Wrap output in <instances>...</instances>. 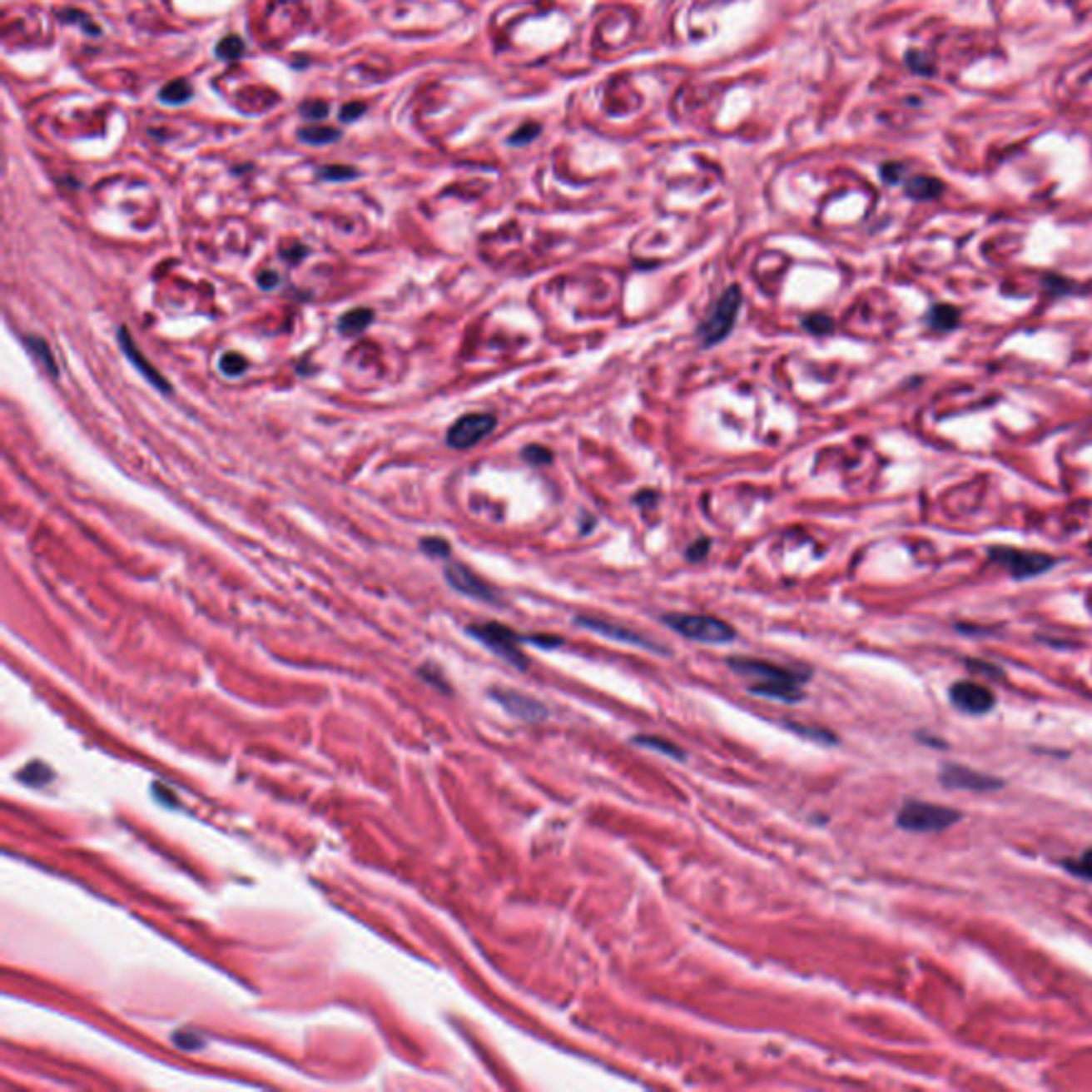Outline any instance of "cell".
I'll use <instances>...</instances> for the list:
<instances>
[{
	"mask_svg": "<svg viewBox=\"0 0 1092 1092\" xmlns=\"http://www.w3.org/2000/svg\"><path fill=\"white\" fill-rule=\"evenodd\" d=\"M941 181L932 180V177H913L907 184V195L913 199H935L941 192Z\"/></svg>",
	"mask_w": 1092,
	"mask_h": 1092,
	"instance_id": "obj_19",
	"label": "cell"
},
{
	"mask_svg": "<svg viewBox=\"0 0 1092 1092\" xmlns=\"http://www.w3.org/2000/svg\"><path fill=\"white\" fill-rule=\"evenodd\" d=\"M988 557L990 561L1003 566L1014 578L1039 576L1054 566L1052 557L1044 555V553L1018 551V548H1011V546H992L988 551Z\"/></svg>",
	"mask_w": 1092,
	"mask_h": 1092,
	"instance_id": "obj_6",
	"label": "cell"
},
{
	"mask_svg": "<svg viewBox=\"0 0 1092 1092\" xmlns=\"http://www.w3.org/2000/svg\"><path fill=\"white\" fill-rule=\"evenodd\" d=\"M246 370H248V359L244 355H239V352H226L220 359V371L229 375V378H237Z\"/></svg>",
	"mask_w": 1092,
	"mask_h": 1092,
	"instance_id": "obj_21",
	"label": "cell"
},
{
	"mask_svg": "<svg viewBox=\"0 0 1092 1092\" xmlns=\"http://www.w3.org/2000/svg\"><path fill=\"white\" fill-rule=\"evenodd\" d=\"M741 290L738 286H730L727 290H723L722 297L717 299L715 305L708 310L707 318L697 329V337L702 340V346H715L719 341L726 340L730 335L732 327H734V322H737L738 310H741Z\"/></svg>",
	"mask_w": 1092,
	"mask_h": 1092,
	"instance_id": "obj_3",
	"label": "cell"
},
{
	"mask_svg": "<svg viewBox=\"0 0 1092 1092\" xmlns=\"http://www.w3.org/2000/svg\"><path fill=\"white\" fill-rule=\"evenodd\" d=\"M244 49H246L244 41L239 39L237 34H229V37H225V39L216 45V54L225 60H237L239 56L244 54Z\"/></svg>",
	"mask_w": 1092,
	"mask_h": 1092,
	"instance_id": "obj_23",
	"label": "cell"
},
{
	"mask_svg": "<svg viewBox=\"0 0 1092 1092\" xmlns=\"http://www.w3.org/2000/svg\"><path fill=\"white\" fill-rule=\"evenodd\" d=\"M491 696L510 715L525 719V722H544L546 717H548V708L540 700L527 696V693L514 692V689H491Z\"/></svg>",
	"mask_w": 1092,
	"mask_h": 1092,
	"instance_id": "obj_10",
	"label": "cell"
},
{
	"mask_svg": "<svg viewBox=\"0 0 1092 1092\" xmlns=\"http://www.w3.org/2000/svg\"><path fill=\"white\" fill-rule=\"evenodd\" d=\"M355 176H356V171L350 169V166H327V169L320 171L322 180H329V181L352 180Z\"/></svg>",
	"mask_w": 1092,
	"mask_h": 1092,
	"instance_id": "obj_30",
	"label": "cell"
},
{
	"mask_svg": "<svg viewBox=\"0 0 1092 1092\" xmlns=\"http://www.w3.org/2000/svg\"><path fill=\"white\" fill-rule=\"evenodd\" d=\"M960 819V813L950 807L931 805L920 800H909L901 807L896 824L909 832H941Z\"/></svg>",
	"mask_w": 1092,
	"mask_h": 1092,
	"instance_id": "obj_4",
	"label": "cell"
},
{
	"mask_svg": "<svg viewBox=\"0 0 1092 1092\" xmlns=\"http://www.w3.org/2000/svg\"><path fill=\"white\" fill-rule=\"evenodd\" d=\"M26 346H28L30 355L37 359V363H39V365L43 367V370L47 371L49 375L58 378V374H60L58 363H56L54 352H52V348H49V344L43 340V337H39V335L26 337Z\"/></svg>",
	"mask_w": 1092,
	"mask_h": 1092,
	"instance_id": "obj_15",
	"label": "cell"
},
{
	"mask_svg": "<svg viewBox=\"0 0 1092 1092\" xmlns=\"http://www.w3.org/2000/svg\"><path fill=\"white\" fill-rule=\"evenodd\" d=\"M634 742H638V745L647 747V749L651 751H658V753H663V756L674 757V760H682V757H685L681 747L674 745V742L668 741V738L655 737V734H651V737H636Z\"/></svg>",
	"mask_w": 1092,
	"mask_h": 1092,
	"instance_id": "obj_17",
	"label": "cell"
},
{
	"mask_svg": "<svg viewBox=\"0 0 1092 1092\" xmlns=\"http://www.w3.org/2000/svg\"><path fill=\"white\" fill-rule=\"evenodd\" d=\"M527 640H529V643H534V644H540V647H546V648H553V647H557V644L563 643V640L557 638V636H529Z\"/></svg>",
	"mask_w": 1092,
	"mask_h": 1092,
	"instance_id": "obj_33",
	"label": "cell"
},
{
	"mask_svg": "<svg viewBox=\"0 0 1092 1092\" xmlns=\"http://www.w3.org/2000/svg\"><path fill=\"white\" fill-rule=\"evenodd\" d=\"M727 666L741 677L749 678V692L781 702H800L802 682L809 678V673H796L779 663L756 658H730Z\"/></svg>",
	"mask_w": 1092,
	"mask_h": 1092,
	"instance_id": "obj_1",
	"label": "cell"
},
{
	"mask_svg": "<svg viewBox=\"0 0 1092 1092\" xmlns=\"http://www.w3.org/2000/svg\"><path fill=\"white\" fill-rule=\"evenodd\" d=\"M663 623L682 638L704 644H727L737 638V629L711 614H666Z\"/></svg>",
	"mask_w": 1092,
	"mask_h": 1092,
	"instance_id": "obj_2",
	"label": "cell"
},
{
	"mask_svg": "<svg viewBox=\"0 0 1092 1092\" xmlns=\"http://www.w3.org/2000/svg\"><path fill=\"white\" fill-rule=\"evenodd\" d=\"M329 113V105L325 101H310L301 105V116L307 120H325Z\"/></svg>",
	"mask_w": 1092,
	"mask_h": 1092,
	"instance_id": "obj_28",
	"label": "cell"
},
{
	"mask_svg": "<svg viewBox=\"0 0 1092 1092\" xmlns=\"http://www.w3.org/2000/svg\"><path fill=\"white\" fill-rule=\"evenodd\" d=\"M805 329L813 335H828L834 329V322L824 314H813V316L805 318Z\"/></svg>",
	"mask_w": 1092,
	"mask_h": 1092,
	"instance_id": "obj_26",
	"label": "cell"
},
{
	"mask_svg": "<svg viewBox=\"0 0 1092 1092\" xmlns=\"http://www.w3.org/2000/svg\"><path fill=\"white\" fill-rule=\"evenodd\" d=\"M117 344H120V350L124 352V356L131 361V365L135 367V370L139 371V374L154 386V389L161 390V393H171V385L166 382L165 375H162L161 371H158L156 367L151 365L146 356H143V352L139 350V346L132 341L131 333H128L127 327L117 329Z\"/></svg>",
	"mask_w": 1092,
	"mask_h": 1092,
	"instance_id": "obj_12",
	"label": "cell"
},
{
	"mask_svg": "<svg viewBox=\"0 0 1092 1092\" xmlns=\"http://www.w3.org/2000/svg\"><path fill=\"white\" fill-rule=\"evenodd\" d=\"M495 424H498V419L493 414H487V412L464 414L461 419H457L453 424H450L449 434H446V442H449L450 449H457V450L472 449V446H476L478 442H483V439L495 429Z\"/></svg>",
	"mask_w": 1092,
	"mask_h": 1092,
	"instance_id": "obj_7",
	"label": "cell"
},
{
	"mask_svg": "<svg viewBox=\"0 0 1092 1092\" xmlns=\"http://www.w3.org/2000/svg\"><path fill=\"white\" fill-rule=\"evenodd\" d=\"M708 551H711V542H708L707 538H702V540L693 542V544L689 546V548H687V559L689 561H702L704 557L708 555Z\"/></svg>",
	"mask_w": 1092,
	"mask_h": 1092,
	"instance_id": "obj_31",
	"label": "cell"
},
{
	"mask_svg": "<svg viewBox=\"0 0 1092 1092\" xmlns=\"http://www.w3.org/2000/svg\"><path fill=\"white\" fill-rule=\"evenodd\" d=\"M340 131L333 127H305L299 128V139L312 143V146H322V143H333L340 139Z\"/></svg>",
	"mask_w": 1092,
	"mask_h": 1092,
	"instance_id": "obj_18",
	"label": "cell"
},
{
	"mask_svg": "<svg viewBox=\"0 0 1092 1092\" xmlns=\"http://www.w3.org/2000/svg\"><path fill=\"white\" fill-rule=\"evenodd\" d=\"M365 112H367V107L363 105V102H348V105H344V107H341L340 120H344V122H352V120H356V117L363 116Z\"/></svg>",
	"mask_w": 1092,
	"mask_h": 1092,
	"instance_id": "obj_32",
	"label": "cell"
},
{
	"mask_svg": "<svg viewBox=\"0 0 1092 1092\" xmlns=\"http://www.w3.org/2000/svg\"><path fill=\"white\" fill-rule=\"evenodd\" d=\"M576 625L591 629L595 634L606 636V638L610 640H617V643L632 644V647L647 648V651H663L658 643H653V640L643 636L640 632H636V629H629L625 628V625L613 623V621L595 619V617H585V614H580V617H576Z\"/></svg>",
	"mask_w": 1092,
	"mask_h": 1092,
	"instance_id": "obj_9",
	"label": "cell"
},
{
	"mask_svg": "<svg viewBox=\"0 0 1092 1092\" xmlns=\"http://www.w3.org/2000/svg\"><path fill=\"white\" fill-rule=\"evenodd\" d=\"M1067 866L1071 873L1080 875V877L1092 879V849H1088L1082 858L1075 860V862H1067Z\"/></svg>",
	"mask_w": 1092,
	"mask_h": 1092,
	"instance_id": "obj_29",
	"label": "cell"
},
{
	"mask_svg": "<svg viewBox=\"0 0 1092 1092\" xmlns=\"http://www.w3.org/2000/svg\"><path fill=\"white\" fill-rule=\"evenodd\" d=\"M523 459L532 465H548L553 461V453L540 444H529L523 449Z\"/></svg>",
	"mask_w": 1092,
	"mask_h": 1092,
	"instance_id": "obj_24",
	"label": "cell"
},
{
	"mask_svg": "<svg viewBox=\"0 0 1092 1092\" xmlns=\"http://www.w3.org/2000/svg\"><path fill=\"white\" fill-rule=\"evenodd\" d=\"M958 322H960V312L951 305H943L941 303V305H935L931 312H928V325H931L935 331H941V333L950 331V329H954Z\"/></svg>",
	"mask_w": 1092,
	"mask_h": 1092,
	"instance_id": "obj_16",
	"label": "cell"
},
{
	"mask_svg": "<svg viewBox=\"0 0 1092 1092\" xmlns=\"http://www.w3.org/2000/svg\"><path fill=\"white\" fill-rule=\"evenodd\" d=\"M191 97H192L191 83L184 82V79H176V82H169L165 88L161 90L162 101L173 102V105H180V102L188 101Z\"/></svg>",
	"mask_w": 1092,
	"mask_h": 1092,
	"instance_id": "obj_20",
	"label": "cell"
},
{
	"mask_svg": "<svg viewBox=\"0 0 1092 1092\" xmlns=\"http://www.w3.org/2000/svg\"><path fill=\"white\" fill-rule=\"evenodd\" d=\"M790 730L798 732L802 737L813 738V741H821V742H834L836 738L832 737V732L828 730H819V727H809V726H800V723H790Z\"/></svg>",
	"mask_w": 1092,
	"mask_h": 1092,
	"instance_id": "obj_27",
	"label": "cell"
},
{
	"mask_svg": "<svg viewBox=\"0 0 1092 1092\" xmlns=\"http://www.w3.org/2000/svg\"><path fill=\"white\" fill-rule=\"evenodd\" d=\"M468 634H472L478 643H483L484 647L491 648L493 653L506 659L512 666H517L521 670L527 668V658L521 651V636L514 629L508 628V625L495 623V621L469 625Z\"/></svg>",
	"mask_w": 1092,
	"mask_h": 1092,
	"instance_id": "obj_5",
	"label": "cell"
},
{
	"mask_svg": "<svg viewBox=\"0 0 1092 1092\" xmlns=\"http://www.w3.org/2000/svg\"><path fill=\"white\" fill-rule=\"evenodd\" d=\"M941 783L946 787H956V790H975V792H990L1003 787V781L995 777L977 772L966 766H946L941 772Z\"/></svg>",
	"mask_w": 1092,
	"mask_h": 1092,
	"instance_id": "obj_13",
	"label": "cell"
},
{
	"mask_svg": "<svg viewBox=\"0 0 1092 1092\" xmlns=\"http://www.w3.org/2000/svg\"><path fill=\"white\" fill-rule=\"evenodd\" d=\"M951 702L956 707L960 708V711L969 712V715H984L988 712L990 708L995 707V696L990 692L988 687L980 685V682L973 681H960L956 682L954 687L950 689Z\"/></svg>",
	"mask_w": 1092,
	"mask_h": 1092,
	"instance_id": "obj_11",
	"label": "cell"
},
{
	"mask_svg": "<svg viewBox=\"0 0 1092 1092\" xmlns=\"http://www.w3.org/2000/svg\"><path fill=\"white\" fill-rule=\"evenodd\" d=\"M278 280H280L278 273H273V271H261L259 273V284H261V288H265V290H269V288H273V286H278Z\"/></svg>",
	"mask_w": 1092,
	"mask_h": 1092,
	"instance_id": "obj_34",
	"label": "cell"
},
{
	"mask_svg": "<svg viewBox=\"0 0 1092 1092\" xmlns=\"http://www.w3.org/2000/svg\"><path fill=\"white\" fill-rule=\"evenodd\" d=\"M52 777H54V772L49 771V768L43 764V762H32V764H28L24 771L20 772V779L24 781V783L37 785V787H39V785H43V783H47Z\"/></svg>",
	"mask_w": 1092,
	"mask_h": 1092,
	"instance_id": "obj_22",
	"label": "cell"
},
{
	"mask_svg": "<svg viewBox=\"0 0 1092 1092\" xmlns=\"http://www.w3.org/2000/svg\"><path fill=\"white\" fill-rule=\"evenodd\" d=\"M371 322H374V312H371L370 307H355V310H348L346 314H341L337 329L344 335L352 337L365 331Z\"/></svg>",
	"mask_w": 1092,
	"mask_h": 1092,
	"instance_id": "obj_14",
	"label": "cell"
},
{
	"mask_svg": "<svg viewBox=\"0 0 1092 1092\" xmlns=\"http://www.w3.org/2000/svg\"><path fill=\"white\" fill-rule=\"evenodd\" d=\"M444 576L449 580V585L454 591H459V593L474 598V600L489 602V604H498L499 602L498 591L493 589L489 583H484L480 576L474 574L469 568H465L464 563H449L446 570H444Z\"/></svg>",
	"mask_w": 1092,
	"mask_h": 1092,
	"instance_id": "obj_8",
	"label": "cell"
},
{
	"mask_svg": "<svg viewBox=\"0 0 1092 1092\" xmlns=\"http://www.w3.org/2000/svg\"><path fill=\"white\" fill-rule=\"evenodd\" d=\"M420 551H424L431 557H449L450 544L444 540V538H438V536L423 538V540H420Z\"/></svg>",
	"mask_w": 1092,
	"mask_h": 1092,
	"instance_id": "obj_25",
	"label": "cell"
}]
</instances>
